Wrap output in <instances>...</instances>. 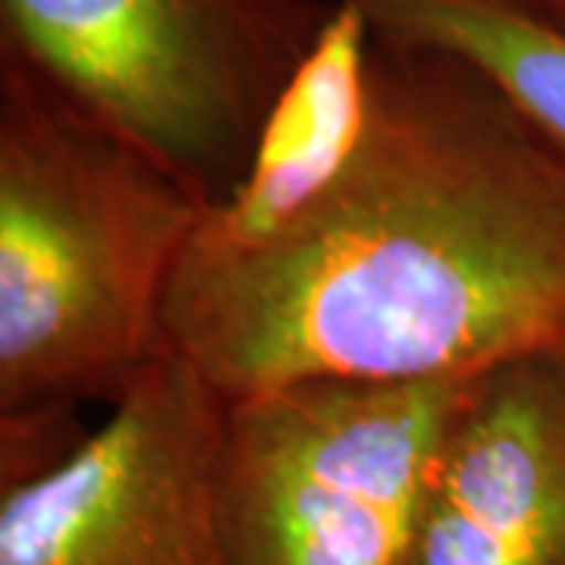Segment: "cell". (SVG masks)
Instances as JSON below:
<instances>
[{"label":"cell","mask_w":565,"mask_h":565,"mask_svg":"<svg viewBox=\"0 0 565 565\" xmlns=\"http://www.w3.org/2000/svg\"><path fill=\"white\" fill-rule=\"evenodd\" d=\"M207 204L0 47V418H79L167 352Z\"/></svg>","instance_id":"obj_2"},{"label":"cell","mask_w":565,"mask_h":565,"mask_svg":"<svg viewBox=\"0 0 565 565\" xmlns=\"http://www.w3.org/2000/svg\"><path fill=\"white\" fill-rule=\"evenodd\" d=\"M563 343L565 161L468 63L377 35L343 163L258 239L195 233L167 305V349L230 403Z\"/></svg>","instance_id":"obj_1"},{"label":"cell","mask_w":565,"mask_h":565,"mask_svg":"<svg viewBox=\"0 0 565 565\" xmlns=\"http://www.w3.org/2000/svg\"><path fill=\"white\" fill-rule=\"evenodd\" d=\"M408 565H565V343L468 384Z\"/></svg>","instance_id":"obj_6"},{"label":"cell","mask_w":565,"mask_h":565,"mask_svg":"<svg viewBox=\"0 0 565 565\" xmlns=\"http://www.w3.org/2000/svg\"><path fill=\"white\" fill-rule=\"evenodd\" d=\"M371 41L367 22L337 3L318 47L270 114L239 185L207 207L202 239H258L330 180L362 126Z\"/></svg>","instance_id":"obj_7"},{"label":"cell","mask_w":565,"mask_h":565,"mask_svg":"<svg viewBox=\"0 0 565 565\" xmlns=\"http://www.w3.org/2000/svg\"><path fill=\"white\" fill-rule=\"evenodd\" d=\"M226 418L167 349L63 462L0 490V565H236Z\"/></svg>","instance_id":"obj_5"},{"label":"cell","mask_w":565,"mask_h":565,"mask_svg":"<svg viewBox=\"0 0 565 565\" xmlns=\"http://www.w3.org/2000/svg\"><path fill=\"white\" fill-rule=\"evenodd\" d=\"M527 7H534V10H541L546 13L550 20L563 22L565 25V0H525Z\"/></svg>","instance_id":"obj_9"},{"label":"cell","mask_w":565,"mask_h":565,"mask_svg":"<svg viewBox=\"0 0 565 565\" xmlns=\"http://www.w3.org/2000/svg\"><path fill=\"white\" fill-rule=\"evenodd\" d=\"M471 381L305 384L230 403L236 565H408L430 471Z\"/></svg>","instance_id":"obj_4"},{"label":"cell","mask_w":565,"mask_h":565,"mask_svg":"<svg viewBox=\"0 0 565 565\" xmlns=\"http://www.w3.org/2000/svg\"><path fill=\"white\" fill-rule=\"evenodd\" d=\"M333 0H0V47L207 207L255 158Z\"/></svg>","instance_id":"obj_3"},{"label":"cell","mask_w":565,"mask_h":565,"mask_svg":"<svg viewBox=\"0 0 565 565\" xmlns=\"http://www.w3.org/2000/svg\"><path fill=\"white\" fill-rule=\"evenodd\" d=\"M377 39L481 73L565 161V25L525 0H333Z\"/></svg>","instance_id":"obj_8"}]
</instances>
